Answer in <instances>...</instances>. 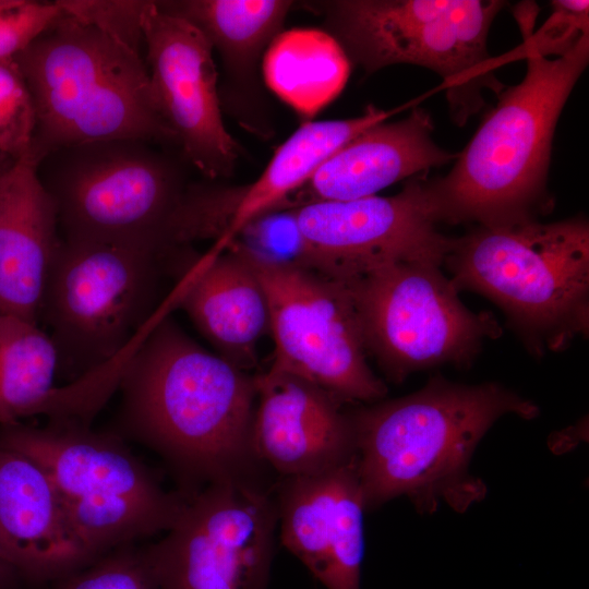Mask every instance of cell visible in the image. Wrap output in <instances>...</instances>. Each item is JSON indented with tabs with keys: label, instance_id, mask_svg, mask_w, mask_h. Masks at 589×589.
Masks as SVG:
<instances>
[{
	"label": "cell",
	"instance_id": "7c38bea8",
	"mask_svg": "<svg viewBox=\"0 0 589 589\" xmlns=\"http://www.w3.org/2000/svg\"><path fill=\"white\" fill-rule=\"evenodd\" d=\"M267 298L274 361L269 369L303 377L344 402L382 400L387 387L368 363L345 285L297 263L256 254L236 241ZM226 247V248H227Z\"/></svg>",
	"mask_w": 589,
	"mask_h": 589
},
{
	"label": "cell",
	"instance_id": "30bf717a",
	"mask_svg": "<svg viewBox=\"0 0 589 589\" xmlns=\"http://www.w3.org/2000/svg\"><path fill=\"white\" fill-rule=\"evenodd\" d=\"M441 265L386 264L341 281L352 302L368 356L393 382L442 364L469 365L502 328L490 312H473Z\"/></svg>",
	"mask_w": 589,
	"mask_h": 589
},
{
	"label": "cell",
	"instance_id": "83f0119b",
	"mask_svg": "<svg viewBox=\"0 0 589 589\" xmlns=\"http://www.w3.org/2000/svg\"><path fill=\"white\" fill-rule=\"evenodd\" d=\"M0 589H28L0 548Z\"/></svg>",
	"mask_w": 589,
	"mask_h": 589
},
{
	"label": "cell",
	"instance_id": "44dd1931",
	"mask_svg": "<svg viewBox=\"0 0 589 589\" xmlns=\"http://www.w3.org/2000/svg\"><path fill=\"white\" fill-rule=\"evenodd\" d=\"M60 356L38 323L0 312V425L36 414L91 424L109 392L95 376L55 385Z\"/></svg>",
	"mask_w": 589,
	"mask_h": 589
},
{
	"label": "cell",
	"instance_id": "6da1fadb",
	"mask_svg": "<svg viewBox=\"0 0 589 589\" xmlns=\"http://www.w3.org/2000/svg\"><path fill=\"white\" fill-rule=\"evenodd\" d=\"M118 389L115 433L157 453L183 496L259 473L255 375L199 345L168 313L157 312L128 354Z\"/></svg>",
	"mask_w": 589,
	"mask_h": 589
},
{
	"label": "cell",
	"instance_id": "d6986e66",
	"mask_svg": "<svg viewBox=\"0 0 589 589\" xmlns=\"http://www.w3.org/2000/svg\"><path fill=\"white\" fill-rule=\"evenodd\" d=\"M183 272L169 297L217 354L248 370L256 362V345L269 332L265 291L249 263L232 248L214 245L203 255L182 256Z\"/></svg>",
	"mask_w": 589,
	"mask_h": 589
},
{
	"label": "cell",
	"instance_id": "4fadbf2b",
	"mask_svg": "<svg viewBox=\"0 0 589 589\" xmlns=\"http://www.w3.org/2000/svg\"><path fill=\"white\" fill-rule=\"evenodd\" d=\"M424 177L390 196L306 204L293 211L303 241L302 265L335 280L404 261L438 265L453 239L436 228Z\"/></svg>",
	"mask_w": 589,
	"mask_h": 589
},
{
	"label": "cell",
	"instance_id": "8992f818",
	"mask_svg": "<svg viewBox=\"0 0 589 589\" xmlns=\"http://www.w3.org/2000/svg\"><path fill=\"white\" fill-rule=\"evenodd\" d=\"M0 444L49 476L73 532L96 561L120 546L168 531L185 496L166 491L153 471L112 432L77 420L0 425Z\"/></svg>",
	"mask_w": 589,
	"mask_h": 589
},
{
	"label": "cell",
	"instance_id": "7a4b0ae2",
	"mask_svg": "<svg viewBox=\"0 0 589 589\" xmlns=\"http://www.w3.org/2000/svg\"><path fill=\"white\" fill-rule=\"evenodd\" d=\"M532 401L497 383L465 385L437 375L405 397L350 411L364 508L408 496L421 512L445 501L464 512L485 494L471 456L503 416L533 419Z\"/></svg>",
	"mask_w": 589,
	"mask_h": 589
},
{
	"label": "cell",
	"instance_id": "3957f363",
	"mask_svg": "<svg viewBox=\"0 0 589 589\" xmlns=\"http://www.w3.org/2000/svg\"><path fill=\"white\" fill-rule=\"evenodd\" d=\"M527 72L498 93L443 178L424 181L435 223L505 226L552 206L546 189L560 115L589 59V33L554 58L525 31ZM553 55V53H552Z\"/></svg>",
	"mask_w": 589,
	"mask_h": 589
},
{
	"label": "cell",
	"instance_id": "ac0fdd59",
	"mask_svg": "<svg viewBox=\"0 0 589 589\" xmlns=\"http://www.w3.org/2000/svg\"><path fill=\"white\" fill-rule=\"evenodd\" d=\"M430 115L420 108L394 122L374 124L330 155L280 211L325 201L375 195L407 178L457 158L433 140Z\"/></svg>",
	"mask_w": 589,
	"mask_h": 589
},
{
	"label": "cell",
	"instance_id": "603a6c76",
	"mask_svg": "<svg viewBox=\"0 0 589 589\" xmlns=\"http://www.w3.org/2000/svg\"><path fill=\"white\" fill-rule=\"evenodd\" d=\"M160 10L202 32L231 81L257 85L260 59L277 38L293 2L288 0L156 1Z\"/></svg>",
	"mask_w": 589,
	"mask_h": 589
},
{
	"label": "cell",
	"instance_id": "277c9868",
	"mask_svg": "<svg viewBox=\"0 0 589 589\" xmlns=\"http://www.w3.org/2000/svg\"><path fill=\"white\" fill-rule=\"evenodd\" d=\"M36 115L33 154L135 139L177 144L156 110L142 53L63 13L14 57Z\"/></svg>",
	"mask_w": 589,
	"mask_h": 589
},
{
	"label": "cell",
	"instance_id": "e0dca14e",
	"mask_svg": "<svg viewBox=\"0 0 589 589\" xmlns=\"http://www.w3.org/2000/svg\"><path fill=\"white\" fill-rule=\"evenodd\" d=\"M0 548L28 589H46L95 562L70 527L46 471L1 444Z\"/></svg>",
	"mask_w": 589,
	"mask_h": 589
},
{
	"label": "cell",
	"instance_id": "9a60e30c",
	"mask_svg": "<svg viewBox=\"0 0 589 589\" xmlns=\"http://www.w3.org/2000/svg\"><path fill=\"white\" fill-rule=\"evenodd\" d=\"M252 444L261 465L280 478L310 477L354 457L350 412L340 399L298 375H255Z\"/></svg>",
	"mask_w": 589,
	"mask_h": 589
},
{
	"label": "cell",
	"instance_id": "ffe728a7",
	"mask_svg": "<svg viewBox=\"0 0 589 589\" xmlns=\"http://www.w3.org/2000/svg\"><path fill=\"white\" fill-rule=\"evenodd\" d=\"M56 205L33 155L0 153V312L38 323L60 242Z\"/></svg>",
	"mask_w": 589,
	"mask_h": 589
},
{
	"label": "cell",
	"instance_id": "cb8c5ba5",
	"mask_svg": "<svg viewBox=\"0 0 589 589\" xmlns=\"http://www.w3.org/2000/svg\"><path fill=\"white\" fill-rule=\"evenodd\" d=\"M36 115L14 58L0 60V153L13 158L33 155ZM37 160V159H36Z\"/></svg>",
	"mask_w": 589,
	"mask_h": 589
},
{
	"label": "cell",
	"instance_id": "ba28073f",
	"mask_svg": "<svg viewBox=\"0 0 589 589\" xmlns=\"http://www.w3.org/2000/svg\"><path fill=\"white\" fill-rule=\"evenodd\" d=\"M154 143L135 139L58 148L38 164L64 239L137 244L167 253L188 187L182 169Z\"/></svg>",
	"mask_w": 589,
	"mask_h": 589
},
{
	"label": "cell",
	"instance_id": "52a82bcc",
	"mask_svg": "<svg viewBox=\"0 0 589 589\" xmlns=\"http://www.w3.org/2000/svg\"><path fill=\"white\" fill-rule=\"evenodd\" d=\"M498 0H333L318 5L329 36L366 74L396 64L436 72L454 120L464 124L500 93L488 35L504 7Z\"/></svg>",
	"mask_w": 589,
	"mask_h": 589
},
{
	"label": "cell",
	"instance_id": "5b68a950",
	"mask_svg": "<svg viewBox=\"0 0 589 589\" xmlns=\"http://www.w3.org/2000/svg\"><path fill=\"white\" fill-rule=\"evenodd\" d=\"M456 290L496 303L530 352L567 348L589 328V226L574 217L476 226L443 262Z\"/></svg>",
	"mask_w": 589,
	"mask_h": 589
},
{
	"label": "cell",
	"instance_id": "9c48e42d",
	"mask_svg": "<svg viewBox=\"0 0 589 589\" xmlns=\"http://www.w3.org/2000/svg\"><path fill=\"white\" fill-rule=\"evenodd\" d=\"M166 253L137 244L61 238L46 278L39 318L60 366L75 380L123 359L156 315ZM74 380V381H75Z\"/></svg>",
	"mask_w": 589,
	"mask_h": 589
},
{
	"label": "cell",
	"instance_id": "484cf974",
	"mask_svg": "<svg viewBox=\"0 0 589 589\" xmlns=\"http://www.w3.org/2000/svg\"><path fill=\"white\" fill-rule=\"evenodd\" d=\"M63 13L93 24L131 49L144 48L142 12L146 1L57 0Z\"/></svg>",
	"mask_w": 589,
	"mask_h": 589
},
{
	"label": "cell",
	"instance_id": "2e32d148",
	"mask_svg": "<svg viewBox=\"0 0 589 589\" xmlns=\"http://www.w3.org/2000/svg\"><path fill=\"white\" fill-rule=\"evenodd\" d=\"M280 539L327 589H360L365 510L354 457L275 483Z\"/></svg>",
	"mask_w": 589,
	"mask_h": 589
},
{
	"label": "cell",
	"instance_id": "8fae6325",
	"mask_svg": "<svg viewBox=\"0 0 589 589\" xmlns=\"http://www.w3.org/2000/svg\"><path fill=\"white\" fill-rule=\"evenodd\" d=\"M278 512L259 473L206 484L144 548L158 589H268Z\"/></svg>",
	"mask_w": 589,
	"mask_h": 589
},
{
	"label": "cell",
	"instance_id": "4316f807",
	"mask_svg": "<svg viewBox=\"0 0 589 589\" xmlns=\"http://www.w3.org/2000/svg\"><path fill=\"white\" fill-rule=\"evenodd\" d=\"M62 14L58 1L0 0V60L14 58Z\"/></svg>",
	"mask_w": 589,
	"mask_h": 589
},
{
	"label": "cell",
	"instance_id": "d4e9b609",
	"mask_svg": "<svg viewBox=\"0 0 589 589\" xmlns=\"http://www.w3.org/2000/svg\"><path fill=\"white\" fill-rule=\"evenodd\" d=\"M46 589H158L144 548L135 543L110 551Z\"/></svg>",
	"mask_w": 589,
	"mask_h": 589
},
{
	"label": "cell",
	"instance_id": "5bb4252c",
	"mask_svg": "<svg viewBox=\"0 0 589 589\" xmlns=\"http://www.w3.org/2000/svg\"><path fill=\"white\" fill-rule=\"evenodd\" d=\"M142 32L153 101L183 157L208 179L229 176L239 148L223 120L209 41L156 1L145 2Z\"/></svg>",
	"mask_w": 589,
	"mask_h": 589
},
{
	"label": "cell",
	"instance_id": "7402d4cb",
	"mask_svg": "<svg viewBox=\"0 0 589 589\" xmlns=\"http://www.w3.org/2000/svg\"><path fill=\"white\" fill-rule=\"evenodd\" d=\"M392 113L369 106L354 118L303 123L275 151L254 182L232 194L214 191L212 214L218 235L214 243L225 249L250 223L279 211L330 155Z\"/></svg>",
	"mask_w": 589,
	"mask_h": 589
}]
</instances>
